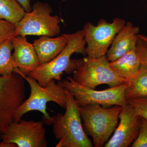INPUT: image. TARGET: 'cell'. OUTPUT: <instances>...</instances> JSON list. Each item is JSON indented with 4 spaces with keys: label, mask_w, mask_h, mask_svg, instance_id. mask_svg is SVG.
I'll use <instances>...</instances> for the list:
<instances>
[{
    "label": "cell",
    "mask_w": 147,
    "mask_h": 147,
    "mask_svg": "<svg viewBox=\"0 0 147 147\" xmlns=\"http://www.w3.org/2000/svg\"><path fill=\"white\" fill-rule=\"evenodd\" d=\"M86 42L83 30L68 34V42L63 51L53 60L40 64L28 76L33 78L42 87L51 80L60 82L63 73L73 74L77 66V60L71 59L74 53L86 55Z\"/></svg>",
    "instance_id": "1"
},
{
    "label": "cell",
    "mask_w": 147,
    "mask_h": 147,
    "mask_svg": "<svg viewBox=\"0 0 147 147\" xmlns=\"http://www.w3.org/2000/svg\"><path fill=\"white\" fill-rule=\"evenodd\" d=\"M67 105L64 114L53 117V130L59 142L56 147H92L82 126L79 106L73 96L65 90Z\"/></svg>",
    "instance_id": "2"
},
{
    "label": "cell",
    "mask_w": 147,
    "mask_h": 147,
    "mask_svg": "<svg viewBox=\"0 0 147 147\" xmlns=\"http://www.w3.org/2000/svg\"><path fill=\"white\" fill-rule=\"evenodd\" d=\"M21 74L27 81L30 88V94L28 99L24 101L14 113L13 122H18L26 113L32 111H38L43 115V119L46 124L51 125L53 117L46 111L47 102L52 101L60 107L65 109L67 96L65 90L60 82L56 83L52 80L45 87H42L36 80L29 76Z\"/></svg>",
    "instance_id": "3"
},
{
    "label": "cell",
    "mask_w": 147,
    "mask_h": 147,
    "mask_svg": "<svg viewBox=\"0 0 147 147\" xmlns=\"http://www.w3.org/2000/svg\"><path fill=\"white\" fill-rule=\"evenodd\" d=\"M122 106L105 108L99 104L79 106L84 129L91 137L95 147H102L109 141L118 125Z\"/></svg>",
    "instance_id": "4"
},
{
    "label": "cell",
    "mask_w": 147,
    "mask_h": 147,
    "mask_svg": "<svg viewBox=\"0 0 147 147\" xmlns=\"http://www.w3.org/2000/svg\"><path fill=\"white\" fill-rule=\"evenodd\" d=\"M77 61V68L72 78L84 86L94 89L106 84L113 88L129 82L113 71L106 55L98 58L87 57Z\"/></svg>",
    "instance_id": "5"
},
{
    "label": "cell",
    "mask_w": 147,
    "mask_h": 147,
    "mask_svg": "<svg viewBox=\"0 0 147 147\" xmlns=\"http://www.w3.org/2000/svg\"><path fill=\"white\" fill-rule=\"evenodd\" d=\"M61 83L65 89L73 96L79 106L99 104L103 108H110L114 106H125L128 103L125 93L129 82L100 91L80 85L70 76L61 81Z\"/></svg>",
    "instance_id": "6"
},
{
    "label": "cell",
    "mask_w": 147,
    "mask_h": 147,
    "mask_svg": "<svg viewBox=\"0 0 147 147\" xmlns=\"http://www.w3.org/2000/svg\"><path fill=\"white\" fill-rule=\"evenodd\" d=\"M31 11L26 12L22 19L15 24L16 36H47L54 37L60 32L59 16H52L53 9L49 4L36 2Z\"/></svg>",
    "instance_id": "7"
},
{
    "label": "cell",
    "mask_w": 147,
    "mask_h": 147,
    "mask_svg": "<svg viewBox=\"0 0 147 147\" xmlns=\"http://www.w3.org/2000/svg\"><path fill=\"white\" fill-rule=\"evenodd\" d=\"M24 77L14 71L0 76V135L13 121L14 113L24 101L26 88Z\"/></svg>",
    "instance_id": "8"
},
{
    "label": "cell",
    "mask_w": 147,
    "mask_h": 147,
    "mask_svg": "<svg viewBox=\"0 0 147 147\" xmlns=\"http://www.w3.org/2000/svg\"><path fill=\"white\" fill-rule=\"evenodd\" d=\"M125 24L123 19L116 18L112 23L101 19L96 26L90 22L85 24L83 30L87 57L98 58L106 55L116 35Z\"/></svg>",
    "instance_id": "9"
},
{
    "label": "cell",
    "mask_w": 147,
    "mask_h": 147,
    "mask_svg": "<svg viewBox=\"0 0 147 147\" xmlns=\"http://www.w3.org/2000/svg\"><path fill=\"white\" fill-rule=\"evenodd\" d=\"M44 122L21 119L12 122L3 134V141L16 145L17 147H46V129Z\"/></svg>",
    "instance_id": "10"
},
{
    "label": "cell",
    "mask_w": 147,
    "mask_h": 147,
    "mask_svg": "<svg viewBox=\"0 0 147 147\" xmlns=\"http://www.w3.org/2000/svg\"><path fill=\"white\" fill-rule=\"evenodd\" d=\"M120 122L113 136L104 146L127 147L137 138L142 123V117L129 104L122 106L119 115Z\"/></svg>",
    "instance_id": "11"
},
{
    "label": "cell",
    "mask_w": 147,
    "mask_h": 147,
    "mask_svg": "<svg viewBox=\"0 0 147 147\" xmlns=\"http://www.w3.org/2000/svg\"><path fill=\"white\" fill-rule=\"evenodd\" d=\"M26 37L16 36L11 39L14 50L12 56L18 67L15 71L28 76L40 64L34 46L28 42Z\"/></svg>",
    "instance_id": "12"
},
{
    "label": "cell",
    "mask_w": 147,
    "mask_h": 147,
    "mask_svg": "<svg viewBox=\"0 0 147 147\" xmlns=\"http://www.w3.org/2000/svg\"><path fill=\"white\" fill-rule=\"evenodd\" d=\"M140 28L131 22L126 23L116 35L106 57L110 62L115 60L127 52L136 48Z\"/></svg>",
    "instance_id": "13"
},
{
    "label": "cell",
    "mask_w": 147,
    "mask_h": 147,
    "mask_svg": "<svg viewBox=\"0 0 147 147\" xmlns=\"http://www.w3.org/2000/svg\"><path fill=\"white\" fill-rule=\"evenodd\" d=\"M68 42V34L57 37L41 36L33 42L40 64L53 60L65 48Z\"/></svg>",
    "instance_id": "14"
},
{
    "label": "cell",
    "mask_w": 147,
    "mask_h": 147,
    "mask_svg": "<svg viewBox=\"0 0 147 147\" xmlns=\"http://www.w3.org/2000/svg\"><path fill=\"white\" fill-rule=\"evenodd\" d=\"M110 65L118 75L129 82L137 75L142 66L136 47L115 60L110 62Z\"/></svg>",
    "instance_id": "15"
},
{
    "label": "cell",
    "mask_w": 147,
    "mask_h": 147,
    "mask_svg": "<svg viewBox=\"0 0 147 147\" xmlns=\"http://www.w3.org/2000/svg\"><path fill=\"white\" fill-rule=\"evenodd\" d=\"M129 82L125 93L127 101L135 98L147 97V67L142 65L137 75Z\"/></svg>",
    "instance_id": "16"
},
{
    "label": "cell",
    "mask_w": 147,
    "mask_h": 147,
    "mask_svg": "<svg viewBox=\"0 0 147 147\" xmlns=\"http://www.w3.org/2000/svg\"><path fill=\"white\" fill-rule=\"evenodd\" d=\"M25 13L16 0H0V20L15 24L22 19Z\"/></svg>",
    "instance_id": "17"
},
{
    "label": "cell",
    "mask_w": 147,
    "mask_h": 147,
    "mask_svg": "<svg viewBox=\"0 0 147 147\" xmlns=\"http://www.w3.org/2000/svg\"><path fill=\"white\" fill-rule=\"evenodd\" d=\"M13 50L11 39L0 44V76H5L14 72L16 67L11 54Z\"/></svg>",
    "instance_id": "18"
},
{
    "label": "cell",
    "mask_w": 147,
    "mask_h": 147,
    "mask_svg": "<svg viewBox=\"0 0 147 147\" xmlns=\"http://www.w3.org/2000/svg\"><path fill=\"white\" fill-rule=\"evenodd\" d=\"M15 24L4 20H0V44L15 36Z\"/></svg>",
    "instance_id": "19"
},
{
    "label": "cell",
    "mask_w": 147,
    "mask_h": 147,
    "mask_svg": "<svg viewBox=\"0 0 147 147\" xmlns=\"http://www.w3.org/2000/svg\"><path fill=\"white\" fill-rule=\"evenodd\" d=\"M127 102L138 115L147 120V97L135 98Z\"/></svg>",
    "instance_id": "20"
},
{
    "label": "cell",
    "mask_w": 147,
    "mask_h": 147,
    "mask_svg": "<svg viewBox=\"0 0 147 147\" xmlns=\"http://www.w3.org/2000/svg\"><path fill=\"white\" fill-rule=\"evenodd\" d=\"M131 147H147V120L142 117L139 134Z\"/></svg>",
    "instance_id": "21"
},
{
    "label": "cell",
    "mask_w": 147,
    "mask_h": 147,
    "mask_svg": "<svg viewBox=\"0 0 147 147\" xmlns=\"http://www.w3.org/2000/svg\"><path fill=\"white\" fill-rule=\"evenodd\" d=\"M136 50L142 65L147 67V42L139 38L136 44Z\"/></svg>",
    "instance_id": "22"
},
{
    "label": "cell",
    "mask_w": 147,
    "mask_h": 147,
    "mask_svg": "<svg viewBox=\"0 0 147 147\" xmlns=\"http://www.w3.org/2000/svg\"><path fill=\"white\" fill-rule=\"evenodd\" d=\"M20 5L24 9L26 12L31 11L32 6L31 5L30 0H16Z\"/></svg>",
    "instance_id": "23"
},
{
    "label": "cell",
    "mask_w": 147,
    "mask_h": 147,
    "mask_svg": "<svg viewBox=\"0 0 147 147\" xmlns=\"http://www.w3.org/2000/svg\"><path fill=\"white\" fill-rule=\"evenodd\" d=\"M0 147H17L16 145L13 144L2 142H0Z\"/></svg>",
    "instance_id": "24"
},
{
    "label": "cell",
    "mask_w": 147,
    "mask_h": 147,
    "mask_svg": "<svg viewBox=\"0 0 147 147\" xmlns=\"http://www.w3.org/2000/svg\"><path fill=\"white\" fill-rule=\"evenodd\" d=\"M138 36L139 38L144 40L147 42V37L146 36L144 35L138 34Z\"/></svg>",
    "instance_id": "25"
},
{
    "label": "cell",
    "mask_w": 147,
    "mask_h": 147,
    "mask_svg": "<svg viewBox=\"0 0 147 147\" xmlns=\"http://www.w3.org/2000/svg\"><path fill=\"white\" fill-rule=\"evenodd\" d=\"M1 136V135H0V136Z\"/></svg>",
    "instance_id": "26"
}]
</instances>
